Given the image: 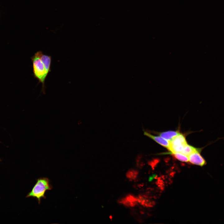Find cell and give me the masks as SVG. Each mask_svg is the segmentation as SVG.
<instances>
[{"label": "cell", "mask_w": 224, "mask_h": 224, "mask_svg": "<svg viewBox=\"0 0 224 224\" xmlns=\"http://www.w3.org/2000/svg\"><path fill=\"white\" fill-rule=\"evenodd\" d=\"M52 188V186L50 183V180L48 178H39L36 180L35 184L26 197L35 198L38 203L40 204L41 199L46 198L45 195L46 191L51 190Z\"/></svg>", "instance_id": "1"}, {"label": "cell", "mask_w": 224, "mask_h": 224, "mask_svg": "<svg viewBox=\"0 0 224 224\" xmlns=\"http://www.w3.org/2000/svg\"><path fill=\"white\" fill-rule=\"evenodd\" d=\"M42 51H39L35 53L31 58L32 63L33 76L35 78L39 81L38 83L42 85V92L45 94V82L48 76L44 66L40 58V55Z\"/></svg>", "instance_id": "2"}, {"label": "cell", "mask_w": 224, "mask_h": 224, "mask_svg": "<svg viewBox=\"0 0 224 224\" xmlns=\"http://www.w3.org/2000/svg\"><path fill=\"white\" fill-rule=\"evenodd\" d=\"M168 149L173 153H181L184 147L187 144L184 136L180 133L169 141Z\"/></svg>", "instance_id": "3"}, {"label": "cell", "mask_w": 224, "mask_h": 224, "mask_svg": "<svg viewBox=\"0 0 224 224\" xmlns=\"http://www.w3.org/2000/svg\"><path fill=\"white\" fill-rule=\"evenodd\" d=\"M202 150L194 152L189 156V161L192 164L203 166L207 164V162L205 159L201 155V152Z\"/></svg>", "instance_id": "4"}, {"label": "cell", "mask_w": 224, "mask_h": 224, "mask_svg": "<svg viewBox=\"0 0 224 224\" xmlns=\"http://www.w3.org/2000/svg\"><path fill=\"white\" fill-rule=\"evenodd\" d=\"M118 202L128 207H134L138 203L137 197H135L131 194L128 195L125 197L119 199Z\"/></svg>", "instance_id": "5"}, {"label": "cell", "mask_w": 224, "mask_h": 224, "mask_svg": "<svg viewBox=\"0 0 224 224\" xmlns=\"http://www.w3.org/2000/svg\"><path fill=\"white\" fill-rule=\"evenodd\" d=\"M144 134L153 139L162 146L167 149L169 148L170 145L169 141L166 140L161 137L153 135L145 131H144Z\"/></svg>", "instance_id": "6"}, {"label": "cell", "mask_w": 224, "mask_h": 224, "mask_svg": "<svg viewBox=\"0 0 224 224\" xmlns=\"http://www.w3.org/2000/svg\"><path fill=\"white\" fill-rule=\"evenodd\" d=\"M41 59L44 64L48 74L51 71V57L50 56L44 54L42 52L40 55Z\"/></svg>", "instance_id": "7"}, {"label": "cell", "mask_w": 224, "mask_h": 224, "mask_svg": "<svg viewBox=\"0 0 224 224\" xmlns=\"http://www.w3.org/2000/svg\"><path fill=\"white\" fill-rule=\"evenodd\" d=\"M137 198L138 203L144 207H152L154 204V202L151 201L146 195H139Z\"/></svg>", "instance_id": "8"}, {"label": "cell", "mask_w": 224, "mask_h": 224, "mask_svg": "<svg viewBox=\"0 0 224 224\" xmlns=\"http://www.w3.org/2000/svg\"><path fill=\"white\" fill-rule=\"evenodd\" d=\"M204 147L197 148L186 144L184 147L181 153L187 156H189L192 153L196 151L202 150Z\"/></svg>", "instance_id": "9"}, {"label": "cell", "mask_w": 224, "mask_h": 224, "mask_svg": "<svg viewBox=\"0 0 224 224\" xmlns=\"http://www.w3.org/2000/svg\"><path fill=\"white\" fill-rule=\"evenodd\" d=\"M180 133V132L178 131H169L160 133L159 135L163 138L170 141Z\"/></svg>", "instance_id": "10"}, {"label": "cell", "mask_w": 224, "mask_h": 224, "mask_svg": "<svg viewBox=\"0 0 224 224\" xmlns=\"http://www.w3.org/2000/svg\"><path fill=\"white\" fill-rule=\"evenodd\" d=\"M172 155L175 159L180 161L184 162L189 161V158L188 156L184 155L181 153H173Z\"/></svg>", "instance_id": "11"}, {"label": "cell", "mask_w": 224, "mask_h": 224, "mask_svg": "<svg viewBox=\"0 0 224 224\" xmlns=\"http://www.w3.org/2000/svg\"><path fill=\"white\" fill-rule=\"evenodd\" d=\"M138 171L134 169H130L127 172L126 175L128 178L131 180H135L137 178Z\"/></svg>", "instance_id": "12"}, {"label": "cell", "mask_w": 224, "mask_h": 224, "mask_svg": "<svg viewBox=\"0 0 224 224\" xmlns=\"http://www.w3.org/2000/svg\"><path fill=\"white\" fill-rule=\"evenodd\" d=\"M158 162V161H157V160H155L153 161L150 162L149 164L154 169Z\"/></svg>", "instance_id": "13"}]
</instances>
